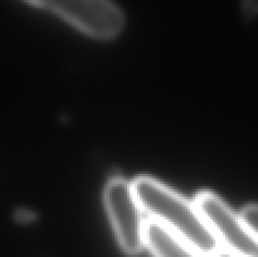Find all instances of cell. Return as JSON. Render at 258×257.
Listing matches in <instances>:
<instances>
[{
  "mask_svg": "<svg viewBox=\"0 0 258 257\" xmlns=\"http://www.w3.org/2000/svg\"><path fill=\"white\" fill-rule=\"evenodd\" d=\"M193 203L222 248L241 257H257V237L221 197L204 190L197 194Z\"/></svg>",
  "mask_w": 258,
  "mask_h": 257,
  "instance_id": "obj_3",
  "label": "cell"
},
{
  "mask_svg": "<svg viewBox=\"0 0 258 257\" xmlns=\"http://www.w3.org/2000/svg\"><path fill=\"white\" fill-rule=\"evenodd\" d=\"M103 202L120 246L126 253H139L145 246V221L131 183L122 176L110 179L103 191Z\"/></svg>",
  "mask_w": 258,
  "mask_h": 257,
  "instance_id": "obj_4",
  "label": "cell"
},
{
  "mask_svg": "<svg viewBox=\"0 0 258 257\" xmlns=\"http://www.w3.org/2000/svg\"><path fill=\"white\" fill-rule=\"evenodd\" d=\"M52 12L93 39H113L122 32L125 17L111 0H23Z\"/></svg>",
  "mask_w": 258,
  "mask_h": 257,
  "instance_id": "obj_2",
  "label": "cell"
},
{
  "mask_svg": "<svg viewBox=\"0 0 258 257\" xmlns=\"http://www.w3.org/2000/svg\"><path fill=\"white\" fill-rule=\"evenodd\" d=\"M131 185L141 212L149 219L173 232L202 256L211 257L221 248L193 202L148 175L138 176Z\"/></svg>",
  "mask_w": 258,
  "mask_h": 257,
  "instance_id": "obj_1",
  "label": "cell"
},
{
  "mask_svg": "<svg viewBox=\"0 0 258 257\" xmlns=\"http://www.w3.org/2000/svg\"><path fill=\"white\" fill-rule=\"evenodd\" d=\"M144 243L155 257H204L190 244L153 219L145 221Z\"/></svg>",
  "mask_w": 258,
  "mask_h": 257,
  "instance_id": "obj_5",
  "label": "cell"
},
{
  "mask_svg": "<svg viewBox=\"0 0 258 257\" xmlns=\"http://www.w3.org/2000/svg\"><path fill=\"white\" fill-rule=\"evenodd\" d=\"M211 257H241V256H238V254L233 253V252L228 251V249L226 248H222L221 247V248H219L217 252H214Z\"/></svg>",
  "mask_w": 258,
  "mask_h": 257,
  "instance_id": "obj_7",
  "label": "cell"
},
{
  "mask_svg": "<svg viewBox=\"0 0 258 257\" xmlns=\"http://www.w3.org/2000/svg\"><path fill=\"white\" fill-rule=\"evenodd\" d=\"M257 206L256 204H248L242 209L241 213L238 214L239 219L243 223V226L251 232L253 236L257 237Z\"/></svg>",
  "mask_w": 258,
  "mask_h": 257,
  "instance_id": "obj_6",
  "label": "cell"
}]
</instances>
